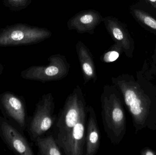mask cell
<instances>
[{"label":"cell","mask_w":156,"mask_h":155,"mask_svg":"<svg viewBox=\"0 0 156 155\" xmlns=\"http://www.w3.org/2000/svg\"><path fill=\"white\" fill-rule=\"evenodd\" d=\"M82 89L77 85L67 96L52 127V134L66 155H83L89 112Z\"/></svg>","instance_id":"obj_1"},{"label":"cell","mask_w":156,"mask_h":155,"mask_svg":"<svg viewBox=\"0 0 156 155\" xmlns=\"http://www.w3.org/2000/svg\"><path fill=\"white\" fill-rule=\"evenodd\" d=\"M122 95L136 133L156 130V88L143 77L122 74L111 79Z\"/></svg>","instance_id":"obj_2"},{"label":"cell","mask_w":156,"mask_h":155,"mask_svg":"<svg viewBox=\"0 0 156 155\" xmlns=\"http://www.w3.org/2000/svg\"><path fill=\"white\" fill-rule=\"evenodd\" d=\"M103 125L114 145L119 144L126 133V117L121 93L114 85L106 84L101 96Z\"/></svg>","instance_id":"obj_3"},{"label":"cell","mask_w":156,"mask_h":155,"mask_svg":"<svg viewBox=\"0 0 156 155\" xmlns=\"http://www.w3.org/2000/svg\"><path fill=\"white\" fill-rule=\"evenodd\" d=\"M52 33L48 29L17 23L0 30V46H21L35 44L49 38Z\"/></svg>","instance_id":"obj_4"},{"label":"cell","mask_w":156,"mask_h":155,"mask_svg":"<svg viewBox=\"0 0 156 155\" xmlns=\"http://www.w3.org/2000/svg\"><path fill=\"white\" fill-rule=\"evenodd\" d=\"M55 98L51 93L42 96L36 105L33 116L28 118L27 129L30 139L35 142L38 137L44 136L52 129L56 119L55 114Z\"/></svg>","instance_id":"obj_5"},{"label":"cell","mask_w":156,"mask_h":155,"mask_svg":"<svg viewBox=\"0 0 156 155\" xmlns=\"http://www.w3.org/2000/svg\"><path fill=\"white\" fill-rule=\"evenodd\" d=\"M46 65L34 66L22 71L21 76L23 79L42 83L59 81L66 78L69 73L70 64L66 56L54 55L48 58Z\"/></svg>","instance_id":"obj_6"},{"label":"cell","mask_w":156,"mask_h":155,"mask_svg":"<svg viewBox=\"0 0 156 155\" xmlns=\"http://www.w3.org/2000/svg\"><path fill=\"white\" fill-rule=\"evenodd\" d=\"M0 109L22 131L27 129L28 118L25 102L22 97L11 92L3 93L0 95Z\"/></svg>","instance_id":"obj_7"},{"label":"cell","mask_w":156,"mask_h":155,"mask_svg":"<svg viewBox=\"0 0 156 155\" xmlns=\"http://www.w3.org/2000/svg\"><path fill=\"white\" fill-rule=\"evenodd\" d=\"M0 136L8 148L16 154H34L26 136L2 116H0Z\"/></svg>","instance_id":"obj_8"},{"label":"cell","mask_w":156,"mask_h":155,"mask_svg":"<svg viewBox=\"0 0 156 155\" xmlns=\"http://www.w3.org/2000/svg\"><path fill=\"white\" fill-rule=\"evenodd\" d=\"M105 27L115 43L120 45L126 55L133 57L135 42L130 35L126 25L117 18L106 16L104 19Z\"/></svg>","instance_id":"obj_9"},{"label":"cell","mask_w":156,"mask_h":155,"mask_svg":"<svg viewBox=\"0 0 156 155\" xmlns=\"http://www.w3.org/2000/svg\"><path fill=\"white\" fill-rule=\"evenodd\" d=\"M104 18L100 13L93 10L81 11L75 15L68 22L67 25L70 30H75L79 33H89L92 34L95 28Z\"/></svg>","instance_id":"obj_10"},{"label":"cell","mask_w":156,"mask_h":155,"mask_svg":"<svg viewBox=\"0 0 156 155\" xmlns=\"http://www.w3.org/2000/svg\"><path fill=\"white\" fill-rule=\"evenodd\" d=\"M130 12L142 27L156 35V11L154 9L140 0L130 6Z\"/></svg>","instance_id":"obj_11"},{"label":"cell","mask_w":156,"mask_h":155,"mask_svg":"<svg viewBox=\"0 0 156 155\" xmlns=\"http://www.w3.org/2000/svg\"><path fill=\"white\" fill-rule=\"evenodd\" d=\"M89 117L87 119L86 132L85 155L97 154L101 144V133L97 123L96 114L93 107H89Z\"/></svg>","instance_id":"obj_12"},{"label":"cell","mask_w":156,"mask_h":155,"mask_svg":"<svg viewBox=\"0 0 156 155\" xmlns=\"http://www.w3.org/2000/svg\"><path fill=\"white\" fill-rule=\"evenodd\" d=\"M76 48L84 83L87 84L91 81L95 83L98 77L92 54L81 41L77 43Z\"/></svg>","instance_id":"obj_13"},{"label":"cell","mask_w":156,"mask_h":155,"mask_svg":"<svg viewBox=\"0 0 156 155\" xmlns=\"http://www.w3.org/2000/svg\"><path fill=\"white\" fill-rule=\"evenodd\" d=\"M36 146L38 147V154L62 155L61 149L57 143L52 134L38 137L36 140Z\"/></svg>","instance_id":"obj_14"},{"label":"cell","mask_w":156,"mask_h":155,"mask_svg":"<svg viewBox=\"0 0 156 155\" xmlns=\"http://www.w3.org/2000/svg\"><path fill=\"white\" fill-rule=\"evenodd\" d=\"M123 51L120 45L115 43L110 49L103 54L101 58V61L104 62L111 63L116 61Z\"/></svg>","instance_id":"obj_15"},{"label":"cell","mask_w":156,"mask_h":155,"mask_svg":"<svg viewBox=\"0 0 156 155\" xmlns=\"http://www.w3.org/2000/svg\"><path fill=\"white\" fill-rule=\"evenodd\" d=\"M4 5L10 10L19 12L26 8L31 3L32 0H2Z\"/></svg>","instance_id":"obj_16"},{"label":"cell","mask_w":156,"mask_h":155,"mask_svg":"<svg viewBox=\"0 0 156 155\" xmlns=\"http://www.w3.org/2000/svg\"><path fill=\"white\" fill-rule=\"evenodd\" d=\"M147 4L156 11V0H141Z\"/></svg>","instance_id":"obj_17"},{"label":"cell","mask_w":156,"mask_h":155,"mask_svg":"<svg viewBox=\"0 0 156 155\" xmlns=\"http://www.w3.org/2000/svg\"><path fill=\"white\" fill-rule=\"evenodd\" d=\"M142 154L144 155H154L156 154V153L152 150L147 149H145L142 153Z\"/></svg>","instance_id":"obj_18"},{"label":"cell","mask_w":156,"mask_h":155,"mask_svg":"<svg viewBox=\"0 0 156 155\" xmlns=\"http://www.w3.org/2000/svg\"><path fill=\"white\" fill-rule=\"evenodd\" d=\"M3 66L0 63V76L2 73L3 72Z\"/></svg>","instance_id":"obj_19"}]
</instances>
